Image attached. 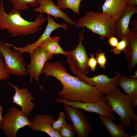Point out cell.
<instances>
[{"label":"cell","mask_w":137,"mask_h":137,"mask_svg":"<svg viewBox=\"0 0 137 137\" xmlns=\"http://www.w3.org/2000/svg\"><path fill=\"white\" fill-rule=\"evenodd\" d=\"M47 20L43 14L37 15L33 21L24 19L20 11L11 9L8 13L4 9V2H0V30H6L12 37L27 36L40 31Z\"/></svg>","instance_id":"6da1fadb"},{"label":"cell","mask_w":137,"mask_h":137,"mask_svg":"<svg viewBox=\"0 0 137 137\" xmlns=\"http://www.w3.org/2000/svg\"><path fill=\"white\" fill-rule=\"evenodd\" d=\"M116 21L108 14L102 12L88 11L77 22L79 28L86 27L98 34L103 40L115 35Z\"/></svg>","instance_id":"7a4b0ae2"},{"label":"cell","mask_w":137,"mask_h":137,"mask_svg":"<svg viewBox=\"0 0 137 137\" xmlns=\"http://www.w3.org/2000/svg\"><path fill=\"white\" fill-rule=\"evenodd\" d=\"M58 95L61 98L68 101L90 103L97 101L104 97L95 86L86 83L76 77H74L70 86L63 87Z\"/></svg>","instance_id":"3957f363"},{"label":"cell","mask_w":137,"mask_h":137,"mask_svg":"<svg viewBox=\"0 0 137 137\" xmlns=\"http://www.w3.org/2000/svg\"><path fill=\"white\" fill-rule=\"evenodd\" d=\"M105 95L113 112L119 116L121 123L129 130L131 121H137V115L133 110L129 97L122 93L119 89Z\"/></svg>","instance_id":"277c9868"},{"label":"cell","mask_w":137,"mask_h":137,"mask_svg":"<svg viewBox=\"0 0 137 137\" xmlns=\"http://www.w3.org/2000/svg\"><path fill=\"white\" fill-rule=\"evenodd\" d=\"M84 31L82 28L79 35V42L76 47L72 50L67 52L65 55L71 71L80 80L83 77L87 76L90 68L88 64L89 58L85 47L82 44Z\"/></svg>","instance_id":"5b68a950"},{"label":"cell","mask_w":137,"mask_h":137,"mask_svg":"<svg viewBox=\"0 0 137 137\" xmlns=\"http://www.w3.org/2000/svg\"><path fill=\"white\" fill-rule=\"evenodd\" d=\"M0 52L4 58L5 65L7 72L19 78L27 75L22 53L17 50H12L8 43L1 40Z\"/></svg>","instance_id":"8992f818"},{"label":"cell","mask_w":137,"mask_h":137,"mask_svg":"<svg viewBox=\"0 0 137 137\" xmlns=\"http://www.w3.org/2000/svg\"><path fill=\"white\" fill-rule=\"evenodd\" d=\"M30 123L29 118L16 107L10 108L3 116L2 128L7 137H16L18 131Z\"/></svg>","instance_id":"52a82bcc"},{"label":"cell","mask_w":137,"mask_h":137,"mask_svg":"<svg viewBox=\"0 0 137 137\" xmlns=\"http://www.w3.org/2000/svg\"><path fill=\"white\" fill-rule=\"evenodd\" d=\"M56 102L69 105L85 111L96 113L110 118L112 120L115 118L114 112L108 101L104 97L94 102L90 103L80 101H71L60 98L55 99Z\"/></svg>","instance_id":"ba28073f"},{"label":"cell","mask_w":137,"mask_h":137,"mask_svg":"<svg viewBox=\"0 0 137 137\" xmlns=\"http://www.w3.org/2000/svg\"><path fill=\"white\" fill-rule=\"evenodd\" d=\"M30 55V61L27 65V73L29 75V81L31 82L34 80L38 82L45 63L51 59L54 55L39 46Z\"/></svg>","instance_id":"9c48e42d"},{"label":"cell","mask_w":137,"mask_h":137,"mask_svg":"<svg viewBox=\"0 0 137 137\" xmlns=\"http://www.w3.org/2000/svg\"><path fill=\"white\" fill-rule=\"evenodd\" d=\"M64 109L72 123L78 137H88L92 128L85 114L81 109L69 105L64 104Z\"/></svg>","instance_id":"30bf717a"},{"label":"cell","mask_w":137,"mask_h":137,"mask_svg":"<svg viewBox=\"0 0 137 137\" xmlns=\"http://www.w3.org/2000/svg\"><path fill=\"white\" fill-rule=\"evenodd\" d=\"M120 76L117 72L113 77L110 78L103 74L94 76L92 77H83L81 80L86 83L95 86L102 94H110L119 89L117 82Z\"/></svg>","instance_id":"8fae6325"},{"label":"cell","mask_w":137,"mask_h":137,"mask_svg":"<svg viewBox=\"0 0 137 137\" xmlns=\"http://www.w3.org/2000/svg\"><path fill=\"white\" fill-rule=\"evenodd\" d=\"M47 15L46 27L38 39L33 43L31 44L29 43L23 47H16L13 44L8 43L9 45L12 47V50L19 51L22 53L24 52L28 53L30 55L36 48L50 36L51 34L54 31L59 28H62L65 30L68 29V27L66 24L58 23L54 21L50 16Z\"/></svg>","instance_id":"7c38bea8"},{"label":"cell","mask_w":137,"mask_h":137,"mask_svg":"<svg viewBox=\"0 0 137 137\" xmlns=\"http://www.w3.org/2000/svg\"><path fill=\"white\" fill-rule=\"evenodd\" d=\"M42 73L45 75V79L49 76L54 77L59 80L63 87H69L71 85L74 76L69 74L65 67L59 61L46 62Z\"/></svg>","instance_id":"4fadbf2b"},{"label":"cell","mask_w":137,"mask_h":137,"mask_svg":"<svg viewBox=\"0 0 137 137\" xmlns=\"http://www.w3.org/2000/svg\"><path fill=\"white\" fill-rule=\"evenodd\" d=\"M39 6L33 10L35 12L45 13L53 16L56 19L61 18L70 25L78 27L77 22L71 19L68 15L55 5L52 0H37Z\"/></svg>","instance_id":"5bb4252c"},{"label":"cell","mask_w":137,"mask_h":137,"mask_svg":"<svg viewBox=\"0 0 137 137\" xmlns=\"http://www.w3.org/2000/svg\"><path fill=\"white\" fill-rule=\"evenodd\" d=\"M7 84L12 86L15 90L12 102L20 106L21 111L28 117L35 107L34 103L31 101L35 99L34 97L32 96L27 89L20 88L10 83Z\"/></svg>","instance_id":"9a60e30c"},{"label":"cell","mask_w":137,"mask_h":137,"mask_svg":"<svg viewBox=\"0 0 137 137\" xmlns=\"http://www.w3.org/2000/svg\"><path fill=\"white\" fill-rule=\"evenodd\" d=\"M137 13L136 5H128L116 21L115 35L120 40L127 39L131 34V30L129 28L130 22L133 15Z\"/></svg>","instance_id":"2e32d148"},{"label":"cell","mask_w":137,"mask_h":137,"mask_svg":"<svg viewBox=\"0 0 137 137\" xmlns=\"http://www.w3.org/2000/svg\"><path fill=\"white\" fill-rule=\"evenodd\" d=\"M55 120V117L49 114H38L30 121L28 126L33 131H42L50 137H61L59 133L52 127Z\"/></svg>","instance_id":"e0dca14e"},{"label":"cell","mask_w":137,"mask_h":137,"mask_svg":"<svg viewBox=\"0 0 137 137\" xmlns=\"http://www.w3.org/2000/svg\"><path fill=\"white\" fill-rule=\"evenodd\" d=\"M131 34L127 39V44L123 52L129 71L134 70L137 64V29L132 28Z\"/></svg>","instance_id":"ac0fdd59"},{"label":"cell","mask_w":137,"mask_h":137,"mask_svg":"<svg viewBox=\"0 0 137 137\" xmlns=\"http://www.w3.org/2000/svg\"><path fill=\"white\" fill-rule=\"evenodd\" d=\"M128 0H106L102 5V12L107 14L116 21L127 6Z\"/></svg>","instance_id":"d6986e66"},{"label":"cell","mask_w":137,"mask_h":137,"mask_svg":"<svg viewBox=\"0 0 137 137\" xmlns=\"http://www.w3.org/2000/svg\"><path fill=\"white\" fill-rule=\"evenodd\" d=\"M100 118L105 127L112 137H130L125 130V126L121 123L116 125L109 117L100 115Z\"/></svg>","instance_id":"ffe728a7"},{"label":"cell","mask_w":137,"mask_h":137,"mask_svg":"<svg viewBox=\"0 0 137 137\" xmlns=\"http://www.w3.org/2000/svg\"><path fill=\"white\" fill-rule=\"evenodd\" d=\"M117 84L122 88L130 99L137 97V79L129 78L124 75H120Z\"/></svg>","instance_id":"44dd1931"},{"label":"cell","mask_w":137,"mask_h":137,"mask_svg":"<svg viewBox=\"0 0 137 137\" xmlns=\"http://www.w3.org/2000/svg\"><path fill=\"white\" fill-rule=\"evenodd\" d=\"M60 39V37L58 36H50L43 42L39 46L52 54L65 55L67 52L64 51L60 45L59 43Z\"/></svg>","instance_id":"7402d4cb"},{"label":"cell","mask_w":137,"mask_h":137,"mask_svg":"<svg viewBox=\"0 0 137 137\" xmlns=\"http://www.w3.org/2000/svg\"><path fill=\"white\" fill-rule=\"evenodd\" d=\"M84 0H56L57 6L62 10H71L76 14L79 15L81 2Z\"/></svg>","instance_id":"603a6c76"},{"label":"cell","mask_w":137,"mask_h":137,"mask_svg":"<svg viewBox=\"0 0 137 137\" xmlns=\"http://www.w3.org/2000/svg\"><path fill=\"white\" fill-rule=\"evenodd\" d=\"M12 9L16 10H24L28 9L29 6L36 7L38 5L37 0H10Z\"/></svg>","instance_id":"cb8c5ba5"},{"label":"cell","mask_w":137,"mask_h":137,"mask_svg":"<svg viewBox=\"0 0 137 137\" xmlns=\"http://www.w3.org/2000/svg\"><path fill=\"white\" fill-rule=\"evenodd\" d=\"M58 132L61 137H73L76 132L73 124L67 123L61 128Z\"/></svg>","instance_id":"d4e9b609"},{"label":"cell","mask_w":137,"mask_h":137,"mask_svg":"<svg viewBox=\"0 0 137 137\" xmlns=\"http://www.w3.org/2000/svg\"><path fill=\"white\" fill-rule=\"evenodd\" d=\"M67 123L65 115L63 111H61L59 114L58 119L53 123L52 127L55 130L58 132L61 128Z\"/></svg>","instance_id":"484cf974"},{"label":"cell","mask_w":137,"mask_h":137,"mask_svg":"<svg viewBox=\"0 0 137 137\" xmlns=\"http://www.w3.org/2000/svg\"><path fill=\"white\" fill-rule=\"evenodd\" d=\"M96 59L100 68L105 69L107 59L104 52L101 49L97 51L96 54Z\"/></svg>","instance_id":"4316f807"},{"label":"cell","mask_w":137,"mask_h":137,"mask_svg":"<svg viewBox=\"0 0 137 137\" xmlns=\"http://www.w3.org/2000/svg\"><path fill=\"white\" fill-rule=\"evenodd\" d=\"M127 44V39H123L118 42L116 47L111 49L110 51L113 52L115 54L119 55L122 52L124 51Z\"/></svg>","instance_id":"83f0119b"},{"label":"cell","mask_w":137,"mask_h":137,"mask_svg":"<svg viewBox=\"0 0 137 137\" xmlns=\"http://www.w3.org/2000/svg\"><path fill=\"white\" fill-rule=\"evenodd\" d=\"M2 57L1 54L0 52V80L8 79L10 77L11 74L6 71Z\"/></svg>","instance_id":"f1b7e54d"},{"label":"cell","mask_w":137,"mask_h":137,"mask_svg":"<svg viewBox=\"0 0 137 137\" xmlns=\"http://www.w3.org/2000/svg\"><path fill=\"white\" fill-rule=\"evenodd\" d=\"M90 57L88 58V64L91 70L94 72L95 71L96 69L97 63L93 54L90 53Z\"/></svg>","instance_id":"f546056e"},{"label":"cell","mask_w":137,"mask_h":137,"mask_svg":"<svg viewBox=\"0 0 137 137\" xmlns=\"http://www.w3.org/2000/svg\"><path fill=\"white\" fill-rule=\"evenodd\" d=\"M108 39L109 45L114 47L116 46L119 42L117 38L115 36H112Z\"/></svg>","instance_id":"4dcf8cb0"},{"label":"cell","mask_w":137,"mask_h":137,"mask_svg":"<svg viewBox=\"0 0 137 137\" xmlns=\"http://www.w3.org/2000/svg\"><path fill=\"white\" fill-rule=\"evenodd\" d=\"M130 103L132 108H134L137 106V97L131 99L130 100Z\"/></svg>","instance_id":"1f68e13d"},{"label":"cell","mask_w":137,"mask_h":137,"mask_svg":"<svg viewBox=\"0 0 137 137\" xmlns=\"http://www.w3.org/2000/svg\"><path fill=\"white\" fill-rule=\"evenodd\" d=\"M3 113V109L2 107L0 106V128H2L3 121V117L2 114Z\"/></svg>","instance_id":"d6a6232c"},{"label":"cell","mask_w":137,"mask_h":137,"mask_svg":"<svg viewBox=\"0 0 137 137\" xmlns=\"http://www.w3.org/2000/svg\"><path fill=\"white\" fill-rule=\"evenodd\" d=\"M129 24H130L132 25L133 28L137 29V20L133 21L130 20Z\"/></svg>","instance_id":"836d02e7"},{"label":"cell","mask_w":137,"mask_h":137,"mask_svg":"<svg viewBox=\"0 0 137 137\" xmlns=\"http://www.w3.org/2000/svg\"><path fill=\"white\" fill-rule=\"evenodd\" d=\"M129 5L136 6L137 5V0H128L127 5Z\"/></svg>","instance_id":"e575fe53"},{"label":"cell","mask_w":137,"mask_h":137,"mask_svg":"<svg viewBox=\"0 0 137 137\" xmlns=\"http://www.w3.org/2000/svg\"><path fill=\"white\" fill-rule=\"evenodd\" d=\"M134 129L136 131V133H137V121H134L133 124Z\"/></svg>","instance_id":"d590c367"},{"label":"cell","mask_w":137,"mask_h":137,"mask_svg":"<svg viewBox=\"0 0 137 137\" xmlns=\"http://www.w3.org/2000/svg\"><path fill=\"white\" fill-rule=\"evenodd\" d=\"M134 75L132 76H130L131 78L137 79V71L136 70L134 72Z\"/></svg>","instance_id":"8d00e7d4"}]
</instances>
